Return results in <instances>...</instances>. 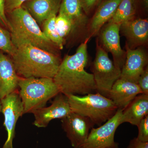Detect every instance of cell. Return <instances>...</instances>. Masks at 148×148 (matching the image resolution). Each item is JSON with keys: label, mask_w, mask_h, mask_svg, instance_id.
<instances>
[{"label": "cell", "mask_w": 148, "mask_h": 148, "mask_svg": "<svg viewBox=\"0 0 148 148\" xmlns=\"http://www.w3.org/2000/svg\"><path fill=\"white\" fill-rule=\"evenodd\" d=\"M88 39L79 46L73 55L66 56L53 78L61 93L66 96L83 95L96 91L93 75L85 70Z\"/></svg>", "instance_id": "obj_1"}, {"label": "cell", "mask_w": 148, "mask_h": 148, "mask_svg": "<svg viewBox=\"0 0 148 148\" xmlns=\"http://www.w3.org/2000/svg\"><path fill=\"white\" fill-rule=\"evenodd\" d=\"M12 41L14 49L11 59L19 77L53 79L61 62L57 55L27 41Z\"/></svg>", "instance_id": "obj_2"}, {"label": "cell", "mask_w": 148, "mask_h": 148, "mask_svg": "<svg viewBox=\"0 0 148 148\" xmlns=\"http://www.w3.org/2000/svg\"><path fill=\"white\" fill-rule=\"evenodd\" d=\"M9 13L10 16L8 20L12 40L27 41L57 55L58 48L46 36L27 9L21 6Z\"/></svg>", "instance_id": "obj_3"}, {"label": "cell", "mask_w": 148, "mask_h": 148, "mask_svg": "<svg viewBox=\"0 0 148 148\" xmlns=\"http://www.w3.org/2000/svg\"><path fill=\"white\" fill-rule=\"evenodd\" d=\"M18 85L24 114H33L46 107L50 99L61 92L53 79L49 78L21 77Z\"/></svg>", "instance_id": "obj_4"}, {"label": "cell", "mask_w": 148, "mask_h": 148, "mask_svg": "<svg viewBox=\"0 0 148 148\" xmlns=\"http://www.w3.org/2000/svg\"><path fill=\"white\" fill-rule=\"evenodd\" d=\"M67 97L72 112L87 117L94 125H102L118 110L111 99L98 92Z\"/></svg>", "instance_id": "obj_5"}, {"label": "cell", "mask_w": 148, "mask_h": 148, "mask_svg": "<svg viewBox=\"0 0 148 148\" xmlns=\"http://www.w3.org/2000/svg\"><path fill=\"white\" fill-rule=\"evenodd\" d=\"M92 72L96 92L108 98L112 86L120 78L121 70L115 66L106 51L98 44L97 45Z\"/></svg>", "instance_id": "obj_6"}, {"label": "cell", "mask_w": 148, "mask_h": 148, "mask_svg": "<svg viewBox=\"0 0 148 148\" xmlns=\"http://www.w3.org/2000/svg\"><path fill=\"white\" fill-rule=\"evenodd\" d=\"M122 110L118 109L112 117L97 128L92 127L87 139L77 148H119L114 135L121 125Z\"/></svg>", "instance_id": "obj_7"}, {"label": "cell", "mask_w": 148, "mask_h": 148, "mask_svg": "<svg viewBox=\"0 0 148 148\" xmlns=\"http://www.w3.org/2000/svg\"><path fill=\"white\" fill-rule=\"evenodd\" d=\"M1 112L4 116L3 125L7 133V138L2 148H13L16 123L24 114V107L18 91L7 95L1 101Z\"/></svg>", "instance_id": "obj_8"}, {"label": "cell", "mask_w": 148, "mask_h": 148, "mask_svg": "<svg viewBox=\"0 0 148 148\" xmlns=\"http://www.w3.org/2000/svg\"><path fill=\"white\" fill-rule=\"evenodd\" d=\"M61 120L62 128L73 148L84 143L94 126L87 117L72 112Z\"/></svg>", "instance_id": "obj_9"}, {"label": "cell", "mask_w": 148, "mask_h": 148, "mask_svg": "<svg viewBox=\"0 0 148 148\" xmlns=\"http://www.w3.org/2000/svg\"><path fill=\"white\" fill-rule=\"evenodd\" d=\"M71 112L68 97L60 92L54 97L50 106L33 112L35 119L33 124L39 128H44L53 120L61 119Z\"/></svg>", "instance_id": "obj_10"}, {"label": "cell", "mask_w": 148, "mask_h": 148, "mask_svg": "<svg viewBox=\"0 0 148 148\" xmlns=\"http://www.w3.org/2000/svg\"><path fill=\"white\" fill-rule=\"evenodd\" d=\"M120 27V24L108 23L101 32V40L105 50L112 55L115 66L121 70L125 62L126 52L123 50L121 46Z\"/></svg>", "instance_id": "obj_11"}, {"label": "cell", "mask_w": 148, "mask_h": 148, "mask_svg": "<svg viewBox=\"0 0 148 148\" xmlns=\"http://www.w3.org/2000/svg\"><path fill=\"white\" fill-rule=\"evenodd\" d=\"M126 47V58L120 78L137 84L140 75L147 67V58L142 49H132L127 45Z\"/></svg>", "instance_id": "obj_12"}, {"label": "cell", "mask_w": 148, "mask_h": 148, "mask_svg": "<svg viewBox=\"0 0 148 148\" xmlns=\"http://www.w3.org/2000/svg\"><path fill=\"white\" fill-rule=\"evenodd\" d=\"M142 93L137 84L120 78L112 86L108 98L117 107L123 110L138 95Z\"/></svg>", "instance_id": "obj_13"}, {"label": "cell", "mask_w": 148, "mask_h": 148, "mask_svg": "<svg viewBox=\"0 0 148 148\" xmlns=\"http://www.w3.org/2000/svg\"><path fill=\"white\" fill-rule=\"evenodd\" d=\"M20 78L11 58L0 52V101L7 95L18 91Z\"/></svg>", "instance_id": "obj_14"}, {"label": "cell", "mask_w": 148, "mask_h": 148, "mask_svg": "<svg viewBox=\"0 0 148 148\" xmlns=\"http://www.w3.org/2000/svg\"><path fill=\"white\" fill-rule=\"evenodd\" d=\"M120 30L132 49L147 43L148 40V21L147 19L133 18L121 25Z\"/></svg>", "instance_id": "obj_15"}, {"label": "cell", "mask_w": 148, "mask_h": 148, "mask_svg": "<svg viewBox=\"0 0 148 148\" xmlns=\"http://www.w3.org/2000/svg\"><path fill=\"white\" fill-rule=\"evenodd\" d=\"M147 115H148V95L141 93L137 95L123 110L121 125L128 123L137 126Z\"/></svg>", "instance_id": "obj_16"}, {"label": "cell", "mask_w": 148, "mask_h": 148, "mask_svg": "<svg viewBox=\"0 0 148 148\" xmlns=\"http://www.w3.org/2000/svg\"><path fill=\"white\" fill-rule=\"evenodd\" d=\"M60 5V0H31L27 3L25 9L38 25H42L51 14H57Z\"/></svg>", "instance_id": "obj_17"}, {"label": "cell", "mask_w": 148, "mask_h": 148, "mask_svg": "<svg viewBox=\"0 0 148 148\" xmlns=\"http://www.w3.org/2000/svg\"><path fill=\"white\" fill-rule=\"evenodd\" d=\"M121 0H106L98 7L89 26L90 36L96 35L113 16Z\"/></svg>", "instance_id": "obj_18"}, {"label": "cell", "mask_w": 148, "mask_h": 148, "mask_svg": "<svg viewBox=\"0 0 148 148\" xmlns=\"http://www.w3.org/2000/svg\"><path fill=\"white\" fill-rule=\"evenodd\" d=\"M83 10L80 0H62L58 11L68 16L77 27L84 26L87 22Z\"/></svg>", "instance_id": "obj_19"}, {"label": "cell", "mask_w": 148, "mask_h": 148, "mask_svg": "<svg viewBox=\"0 0 148 148\" xmlns=\"http://www.w3.org/2000/svg\"><path fill=\"white\" fill-rule=\"evenodd\" d=\"M136 12L135 0H121L108 23L122 24L134 18Z\"/></svg>", "instance_id": "obj_20"}, {"label": "cell", "mask_w": 148, "mask_h": 148, "mask_svg": "<svg viewBox=\"0 0 148 148\" xmlns=\"http://www.w3.org/2000/svg\"><path fill=\"white\" fill-rule=\"evenodd\" d=\"M56 14L50 15L43 23V30L44 34L51 41L54 43L59 49L64 48V40L60 37L57 31L56 25Z\"/></svg>", "instance_id": "obj_21"}, {"label": "cell", "mask_w": 148, "mask_h": 148, "mask_svg": "<svg viewBox=\"0 0 148 148\" xmlns=\"http://www.w3.org/2000/svg\"><path fill=\"white\" fill-rule=\"evenodd\" d=\"M58 12L59 13L56 18V25L59 36L64 40V38L76 27L68 16L61 12Z\"/></svg>", "instance_id": "obj_22"}, {"label": "cell", "mask_w": 148, "mask_h": 148, "mask_svg": "<svg viewBox=\"0 0 148 148\" xmlns=\"http://www.w3.org/2000/svg\"><path fill=\"white\" fill-rule=\"evenodd\" d=\"M14 49V47L12 41L10 33L0 27V49L11 56Z\"/></svg>", "instance_id": "obj_23"}, {"label": "cell", "mask_w": 148, "mask_h": 148, "mask_svg": "<svg viewBox=\"0 0 148 148\" xmlns=\"http://www.w3.org/2000/svg\"><path fill=\"white\" fill-rule=\"evenodd\" d=\"M138 140L143 142H148V115L143 118L138 125Z\"/></svg>", "instance_id": "obj_24"}, {"label": "cell", "mask_w": 148, "mask_h": 148, "mask_svg": "<svg viewBox=\"0 0 148 148\" xmlns=\"http://www.w3.org/2000/svg\"><path fill=\"white\" fill-rule=\"evenodd\" d=\"M137 84L140 88L142 93L148 95V69H145L138 78Z\"/></svg>", "instance_id": "obj_25"}, {"label": "cell", "mask_w": 148, "mask_h": 148, "mask_svg": "<svg viewBox=\"0 0 148 148\" xmlns=\"http://www.w3.org/2000/svg\"><path fill=\"white\" fill-rule=\"evenodd\" d=\"M5 0H0V24L9 30V24L8 18L5 13Z\"/></svg>", "instance_id": "obj_26"}, {"label": "cell", "mask_w": 148, "mask_h": 148, "mask_svg": "<svg viewBox=\"0 0 148 148\" xmlns=\"http://www.w3.org/2000/svg\"><path fill=\"white\" fill-rule=\"evenodd\" d=\"M28 0H5V10L8 12L21 6Z\"/></svg>", "instance_id": "obj_27"}, {"label": "cell", "mask_w": 148, "mask_h": 148, "mask_svg": "<svg viewBox=\"0 0 148 148\" xmlns=\"http://www.w3.org/2000/svg\"><path fill=\"white\" fill-rule=\"evenodd\" d=\"M101 0H80L83 10L87 14L100 2Z\"/></svg>", "instance_id": "obj_28"}, {"label": "cell", "mask_w": 148, "mask_h": 148, "mask_svg": "<svg viewBox=\"0 0 148 148\" xmlns=\"http://www.w3.org/2000/svg\"><path fill=\"white\" fill-rule=\"evenodd\" d=\"M127 148H148V142H143L137 138L132 139Z\"/></svg>", "instance_id": "obj_29"}, {"label": "cell", "mask_w": 148, "mask_h": 148, "mask_svg": "<svg viewBox=\"0 0 148 148\" xmlns=\"http://www.w3.org/2000/svg\"><path fill=\"white\" fill-rule=\"evenodd\" d=\"M143 4L146 8H147L148 6V0H142Z\"/></svg>", "instance_id": "obj_30"}, {"label": "cell", "mask_w": 148, "mask_h": 148, "mask_svg": "<svg viewBox=\"0 0 148 148\" xmlns=\"http://www.w3.org/2000/svg\"><path fill=\"white\" fill-rule=\"evenodd\" d=\"M1 102L0 101V113H1Z\"/></svg>", "instance_id": "obj_31"}]
</instances>
